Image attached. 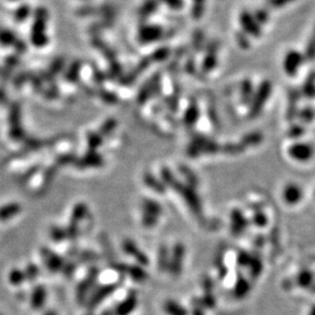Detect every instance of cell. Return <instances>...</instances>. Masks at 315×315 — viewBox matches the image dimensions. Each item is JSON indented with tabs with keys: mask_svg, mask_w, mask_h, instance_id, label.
<instances>
[{
	"mask_svg": "<svg viewBox=\"0 0 315 315\" xmlns=\"http://www.w3.org/2000/svg\"><path fill=\"white\" fill-rule=\"evenodd\" d=\"M289 158L299 164H307L315 157V146L308 141H295L288 148Z\"/></svg>",
	"mask_w": 315,
	"mask_h": 315,
	"instance_id": "6da1fadb",
	"label": "cell"
},
{
	"mask_svg": "<svg viewBox=\"0 0 315 315\" xmlns=\"http://www.w3.org/2000/svg\"><path fill=\"white\" fill-rule=\"evenodd\" d=\"M305 193L301 184L298 182H288L284 187L282 192V198L286 205L290 207L298 206L302 203L304 199Z\"/></svg>",
	"mask_w": 315,
	"mask_h": 315,
	"instance_id": "7a4b0ae2",
	"label": "cell"
},
{
	"mask_svg": "<svg viewBox=\"0 0 315 315\" xmlns=\"http://www.w3.org/2000/svg\"><path fill=\"white\" fill-rule=\"evenodd\" d=\"M42 18L37 19L36 22H34L32 27V42L36 46H43L46 42V37L44 34V23Z\"/></svg>",
	"mask_w": 315,
	"mask_h": 315,
	"instance_id": "3957f363",
	"label": "cell"
},
{
	"mask_svg": "<svg viewBox=\"0 0 315 315\" xmlns=\"http://www.w3.org/2000/svg\"><path fill=\"white\" fill-rule=\"evenodd\" d=\"M303 133H304V129H303L302 126H300V125H297V127H296V126H294V127H292L289 130V135H290V137L294 142L295 141H300L302 138V136H303Z\"/></svg>",
	"mask_w": 315,
	"mask_h": 315,
	"instance_id": "277c9868",
	"label": "cell"
},
{
	"mask_svg": "<svg viewBox=\"0 0 315 315\" xmlns=\"http://www.w3.org/2000/svg\"><path fill=\"white\" fill-rule=\"evenodd\" d=\"M15 35L10 31L0 32V43L4 45H11L15 41Z\"/></svg>",
	"mask_w": 315,
	"mask_h": 315,
	"instance_id": "5b68a950",
	"label": "cell"
},
{
	"mask_svg": "<svg viewBox=\"0 0 315 315\" xmlns=\"http://www.w3.org/2000/svg\"><path fill=\"white\" fill-rule=\"evenodd\" d=\"M29 14H30V9L27 6H23L17 10L16 19L18 22H23V21H25V19L28 18Z\"/></svg>",
	"mask_w": 315,
	"mask_h": 315,
	"instance_id": "8992f818",
	"label": "cell"
},
{
	"mask_svg": "<svg viewBox=\"0 0 315 315\" xmlns=\"http://www.w3.org/2000/svg\"><path fill=\"white\" fill-rule=\"evenodd\" d=\"M314 199H315V191H314Z\"/></svg>",
	"mask_w": 315,
	"mask_h": 315,
	"instance_id": "52a82bcc",
	"label": "cell"
},
{
	"mask_svg": "<svg viewBox=\"0 0 315 315\" xmlns=\"http://www.w3.org/2000/svg\"><path fill=\"white\" fill-rule=\"evenodd\" d=\"M13 2H15V0H13Z\"/></svg>",
	"mask_w": 315,
	"mask_h": 315,
	"instance_id": "ba28073f",
	"label": "cell"
}]
</instances>
